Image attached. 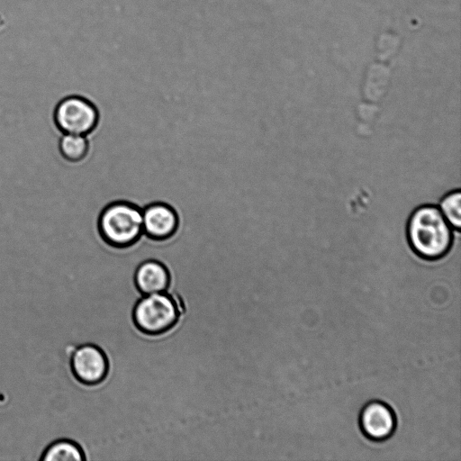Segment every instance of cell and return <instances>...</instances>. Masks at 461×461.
Instances as JSON below:
<instances>
[{
    "label": "cell",
    "mask_w": 461,
    "mask_h": 461,
    "mask_svg": "<svg viewBox=\"0 0 461 461\" xmlns=\"http://www.w3.org/2000/svg\"><path fill=\"white\" fill-rule=\"evenodd\" d=\"M68 362L73 376L83 384H97L107 372L108 365L104 352L93 344L77 346Z\"/></svg>",
    "instance_id": "5"
},
{
    "label": "cell",
    "mask_w": 461,
    "mask_h": 461,
    "mask_svg": "<svg viewBox=\"0 0 461 461\" xmlns=\"http://www.w3.org/2000/svg\"><path fill=\"white\" fill-rule=\"evenodd\" d=\"M168 279L166 267L155 260L144 261L135 272L136 285L143 294L165 292Z\"/></svg>",
    "instance_id": "8"
},
{
    "label": "cell",
    "mask_w": 461,
    "mask_h": 461,
    "mask_svg": "<svg viewBox=\"0 0 461 461\" xmlns=\"http://www.w3.org/2000/svg\"><path fill=\"white\" fill-rule=\"evenodd\" d=\"M58 149L66 160L79 161L87 153L88 141L86 135L61 132L58 140Z\"/></svg>",
    "instance_id": "10"
},
{
    "label": "cell",
    "mask_w": 461,
    "mask_h": 461,
    "mask_svg": "<svg viewBox=\"0 0 461 461\" xmlns=\"http://www.w3.org/2000/svg\"><path fill=\"white\" fill-rule=\"evenodd\" d=\"M42 461H84L80 446L70 438L59 439L50 444L40 458Z\"/></svg>",
    "instance_id": "9"
},
{
    "label": "cell",
    "mask_w": 461,
    "mask_h": 461,
    "mask_svg": "<svg viewBox=\"0 0 461 461\" xmlns=\"http://www.w3.org/2000/svg\"><path fill=\"white\" fill-rule=\"evenodd\" d=\"M406 236L412 252L425 260H438L451 249L455 230L441 213L438 206L422 204L410 215Z\"/></svg>",
    "instance_id": "1"
},
{
    "label": "cell",
    "mask_w": 461,
    "mask_h": 461,
    "mask_svg": "<svg viewBox=\"0 0 461 461\" xmlns=\"http://www.w3.org/2000/svg\"><path fill=\"white\" fill-rule=\"evenodd\" d=\"M438 208L455 231L461 226V192L459 189L447 193L439 201Z\"/></svg>",
    "instance_id": "11"
},
{
    "label": "cell",
    "mask_w": 461,
    "mask_h": 461,
    "mask_svg": "<svg viewBox=\"0 0 461 461\" xmlns=\"http://www.w3.org/2000/svg\"><path fill=\"white\" fill-rule=\"evenodd\" d=\"M143 231L153 239L171 236L177 225L176 212L162 203H153L142 210Z\"/></svg>",
    "instance_id": "7"
},
{
    "label": "cell",
    "mask_w": 461,
    "mask_h": 461,
    "mask_svg": "<svg viewBox=\"0 0 461 461\" xmlns=\"http://www.w3.org/2000/svg\"><path fill=\"white\" fill-rule=\"evenodd\" d=\"M178 316L174 300L164 292L143 295L133 311L137 327L150 334L169 330L176 322Z\"/></svg>",
    "instance_id": "3"
},
{
    "label": "cell",
    "mask_w": 461,
    "mask_h": 461,
    "mask_svg": "<svg viewBox=\"0 0 461 461\" xmlns=\"http://www.w3.org/2000/svg\"><path fill=\"white\" fill-rule=\"evenodd\" d=\"M97 111L86 97L65 95L53 109V122L62 133L86 135L95 126Z\"/></svg>",
    "instance_id": "4"
},
{
    "label": "cell",
    "mask_w": 461,
    "mask_h": 461,
    "mask_svg": "<svg viewBox=\"0 0 461 461\" xmlns=\"http://www.w3.org/2000/svg\"><path fill=\"white\" fill-rule=\"evenodd\" d=\"M397 420L393 409L385 402L372 401L366 403L359 414V426L369 439H388L396 429Z\"/></svg>",
    "instance_id": "6"
},
{
    "label": "cell",
    "mask_w": 461,
    "mask_h": 461,
    "mask_svg": "<svg viewBox=\"0 0 461 461\" xmlns=\"http://www.w3.org/2000/svg\"><path fill=\"white\" fill-rule=\"evenodd\" d=\"M98 225L108 243L117 247L127 246L143 231L142 211L126 202H114L104 208Z\"/></svg>",
    "instance_id": "2"
}]
</instances>
